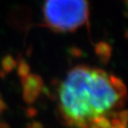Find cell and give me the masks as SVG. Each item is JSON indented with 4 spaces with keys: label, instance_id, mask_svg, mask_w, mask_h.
Returning a JSON list of instances; mask_svg holds the SVG:
<instances>
[{
    "label": "cell",
    "instance_id": "6da1fadb",
    "mask_svg": "<svg viewBox=\"0 0 128 128\" xmlns=\"http://www.w3.org/2000/svg\"><path fill=\"white\" fill-rule=\"evenodd\" d=\"M44 26L54 32H73L88 23L87 0H46Z\"/></svg>",
    "mask_w": 128,
    "mask_h": 128
},
{
    "label": "cell",
    "instance_id": "7a4b0ae2",
    "mask_svg": "<svg viewBox=\"0 0 128 128\" xmlns=\"http://www.w3.org/2000/svg\"><path fill=\"white\" fill-rule=\"evenodd\" d=\"M22 84L23 86L22 97L24 102L28 104L33 103L41 94L44 86L42 78L36 74H30L22 79Z\"/></svg>",
    "mask_w": 128,
    "mask_h": 128
},
{
    "label": "cell",
    "instance_id": "3957f363",
    "mask_svg": "<svg viewBox=\"0 0 128 128\" xmlns=\"http://www.w3.org/2000/svg\"><path fill=\"white\" fill-rule=\"evenodd\" d=\"M94 51H95L96 55L98 56L100 62L104 65H107L110 62L112 54L111 46L108 43L102 41V42H99L95 44Z\"/></svg>",
    "mask_w": 128,
    "mask_h": 128
},
{
    "label": "cell",
    "instance_id": "277c9868",
    "mask_svg": "<svg viewBox=\"0 0 128 128\" xmlns=\"http://www.w3.org/2000/svg\"><path fill=\"white\" fill-rule=\"evenodd\" d=\"M108 79L118 95L122 99L126 100L127 99V94H126L127 91H126V84L122 81V79H120L119 78L114 76V75H108Z\"/></svg>",
    "mask_w": 128,
    "mask_h": 128
},
{
    "label": "cell",
    "instance_id": "5b68a950",
    "mask_svg": "<svg viewBox=\"0 0 128 128\" xmlns=\"http://www.w3.org/2000/svg\"><path fill=\"white\" fill-rule=\"evenodd\" d=\"M16 65H17V62H16L15 59L12 55H10V54L4 56V58H3L2 62H1L2 70L6 74L12 72L14 70V68L16 67Z\"/></svg>",
    "mask_w": 128,
    "mask_h": 128
},
{
    "label": "cell",
    "instance_id": "8992f818",
    "mask_svg": "<svg viewBox=\"0 0 128 128\" xmlns=\"http://www.w3.org/2000/svg\"><path fill=\"white\" fill-rule=\"evenodd\" d=\"M30 65L27 63L25 60L19 58L17 73H18V76L20 78V79H23V78H25L27 76H28V75H30Z\"/></svg>",
    "mask_w": 128,
    "mask_h": 128
},
{
    "label": "cell",
    "instance_id": "52a82bcc",
    "mask_svg": "<svg viewBox=\"0 0 128 128\" xmlns=\"http://www.w3.org/2000/svg\"><path fill=\"white\" fill-rule=\"evenodd\" d=\"M92 122L95 123L100 128H111V124H110V120L103 115L94 116L92 119Z\"/></svg>",
    "mask_w": 128,
    "mask_h": 128
},
{
    "label": "cell",
    "instance_id": "ba28073f",
    "mask_svg": "<svg viewBox=\"0 0 128 128\" xmlns=\"http://www.w3.org/2000/svg\"><path fill=\"white\" fill-rule=\"evenodd\" d=\"M127 116H128V112L127 110H122L121 112H119V113H118V118H119L118 119L121 121V123H122L124 126H127Z\"/></svg>",
    "mask_w": 128,
    "mask_h": 128
},
{
    "label": "cell",
    "instance_id": "9c48e42d",
    "mask_svg": "<svg viewBox=\"0 0 128 128\" xmlns=\"http://www.w3.org/2000/svg\"><path fill=\"white\" fill-rule=\"evenodd\" d=\"M68 52H70V54L71 56H73V57H76V58H79V57H81V56L83 55V52L81 49H79L78 47H75V46H73V47H71L68 50Z\"/></svg>",
    "mask_w": 128,
    "mask_h": 128
},
{
    "label": "cell",
    "instance_id": "30bf717a",
    "mask_svg": "<svg viewBox=\"0 0 128 128\" xmlns=\"http://www.w3.org/2000/svg\"><path fill=\"white\" fill-rule=\"evenodd\" d=\"M25 114H26L27 118H32L38 115V110L34 107H28L25 110Z\"/></svg>",
    "mask_w": 128,
    "mask_h": 128
},
{
    "label": "cell",
    "instance_id": "8fae6325",
    "mask_svg": "<svg viewBox=\"0 0 128 128\" xmlns=\"http://www.w3.org/2000/svg\"><path fill=\"white\" fill-rule=\"evenodd\" d=\"M110 124L113 126V127H114V128H126V126H124V124L121 123V121H120L118 118H112L111 123H110Z\"/></svg>",
    "mask_w": 128,
    "mask_h": 128
},
{
    "label": "cell",
    "instance_id": "7c38bea8",
    "mask_svg": "<svg viewBox=\"0 0 128 128\" xmlns=\"http://www.w3.org/2000/svg\"><path fill=\"white\" fill-rule=\"evenodd\" d=\"M27 128H44V126L38 121H32L27 124Z\"/></svg>",
    "mask_w": 128,
    "mask_h": 128
},
{
    "label": "cell",
    "instance_id": "4fadbf2b",
    "mask_svg": "<svg viewBox=\"0 0 128 128\" xmlns=\"http://www.w3.org/2000/svg\"><path fill=\"white\" fill-rule=\"evenodd\" d=\"M7 108V106H6V102H4V100H3L1 97H0V115L2 114L3 112L4 111V110Z\"/></svg>",
    "mask_w": 128,
    "mask_h": 128
},
{
    "label": "cell",
    "instance_id": "5bb4252c",
    "mask_svg": "<svg viewBox=\"0 0 128 128\" xmlns=\"http://www.w3.org/2000/svg\"><path fill=\"white\" fill-rule=\"evenodd\" d=\"M0 128H11V126L6 122H4L3 120H0Z\"/></svg>",
    "mask_w": 128,
    "mask_h": 128
},
{
    "label": "cell",
    "instance_id": "9a60e30c",
    "mask_svg": "<svg viewBox=\"0 0 128 128\" xmlns=\"http://www.w3.org/2000/svg\"><path fill=\"white\" fill-rule=\"evenodd\" d=\"M89 128H100L94 122H90V124H89Z\"/></svg>",
    "mask_w": 128,
    "mask_h": 128
},
{
    "label": "cell",
    "instance_id": "2e32d148",
    "mask_svg": "<svg viewBox=\"0 0 128 128\" xmlns=\"http://www.w3.org/2000/svg\"><path fill=\"white\" fill-rule=\"evenodd\" d=\"M0 76H1L2 78H4V76H6V73H4L3 70H0Z\"/></svg>",
    "mask_w": 128,
    "mask_h": 128
},
{
    "label": "cell",
    "instance_id": "e0dca14e",
    "mask_svg": "<svg viewBox=\"0 0 128 128\" xmlns=\"http://www.w3.org/2000/svg\"><path fill=\"white\" fill-rule=\"evenodd\" d=\"M80 128H89V126H88L87 124H84V126H82Z\"/></svg>",
    "mask_w": 128,
    "mask_h": 128
},
{
    "label": "cell",
    "instance_id": "ac0fdd59",
    "mask_svg": "<svg viewBox=\"0 0 128 128\" xmlns=\"http://www.w3.org/2000/svg\"><path fill=\"white\" fill-rule=\"evenodd\" d=\"M113 128H114V127H113Z\"/></svg>",
    "mask_w": 128,
    "mask_h": 128
}]
</instances>
